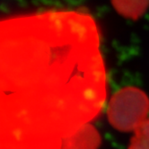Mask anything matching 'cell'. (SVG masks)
Returning a JSON list of instances; mask_svg holds the SVG:
<instances>
[{"label":"cell","instance_id":"obj_1","mask_svg":"<svg viewBox=\"0 0 149 149\" xmlns=\"http://www.w3.org/2000/svg\"><path fill=\"white\" fill-rule=\"evenodd\" d=\"M1 149H62L106 98L94 19L48 11L1 22Z\"/></svg>","mask_w":149,"mask_h":149},{"label":"cell","instance_id":"obj_2","mask_svg":"<svg viewBox=\"0 0 149 149\" xmlns=\"http://www.w3.org/2000/svg\"><path fill=\"white\" fill-rule=\"evenodd\" d=\"M149 113V99L146 93L136 87H126L111 98L107 117L110 124L121 132L135 131Z\"/></svg>","mask_w":149,"mask_h":149},{"label":"cell","instance_id":"obj_3","mask_svg":"<svg viewBox=\"0 0 149 149\" xmlns=\"http://www.w3.org/2000/svg\"><path fill=\"white\" fill-rule=\"evenodd\" d=\"M100 145V136L90 124L81 129L64 141L62 149H97Z\"/></svg>","mask_w":149,"mask_h":149},{"label":"cell","instance_id":"obj_4","mask_svg":"<svg viewBox=\"0 0 149 149\" xmlns=\"http://www.w3.org/2000/svg\"><path fill=\"white\" fill-rule=\"evenodd\" d=\"M115 10L122 16L136 19L148 7L149 0H111Z\"/></svg>","mask_w":149,"mask_h":149},{"label":"cell","instance_id":"obj_5","mask_svg":"<svg viewBox=\"0 0 149 149\" xmlns=\"http://www.w3.org/2000/svg\"><path fill=\"white\" fill-rule=\"evenodd\" d=\"M129 149H149V120H145L136 129Z\"/></svg>","mask_w":149,"mask_h":149}]
</instances>
